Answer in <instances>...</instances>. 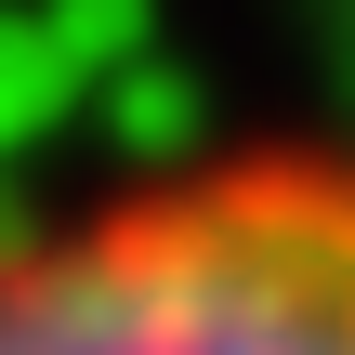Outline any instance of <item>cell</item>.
I'll return each instance as SVG.
<instances>
[{
  "instance_id": "1",
  "label": "cell",
  "mask_w": 355,
  "mask_h": 355,
  "mask_svg": "<svg viewBox=\"0 0 355 355\" xmlns=\"http://www.w3.org/2000/svg\"><path fill=\"white\" fill-rule=\"evenodd\" d=\"M0 355H355V158H211L0 237Z\"/></svg>"
}]
</instances>
